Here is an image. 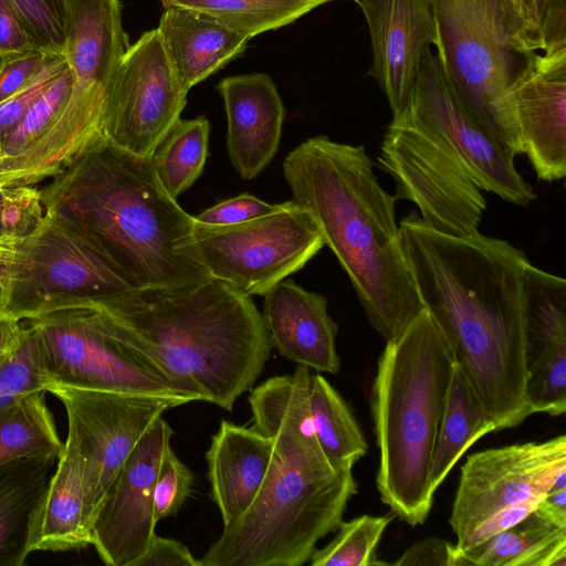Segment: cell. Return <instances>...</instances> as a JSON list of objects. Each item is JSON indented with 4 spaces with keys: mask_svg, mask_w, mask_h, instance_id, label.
I'll return each instance as SVG.
<instances>
[{
    "mask_svg": "<svg viewBox=\"0 0 566 566\" xmlns=\"http://www.w3.org/2000/svg\"><path fill=\"white\" fill-rule=\"evenodd\" d=\"M402 251L423 308L447 339L496 430L532 415L523 271L530 262L505 240L429 228L415 211L399 222Z\"/></svg>",
    "mask_w": 566,
    "mask_h": 566,
    "instance_id": "6da1fadb",
    "label": "cell"
},
{
    "mask_svg": "<svg viewBox=\"0 0 566 566\" xmlns=\"http://www.w3.org/2000/svg\"><path fill=\"white\" fill-rule=\"evenodd\" d=\"M311 369L274 376L251 389L252 429L273 440L262 486L199 559L200 566H301L335 532L357 493L353 469L323 453L308 412Z\"/></svg>",
    "mask_w": 566,
    "mask_h": 566,
    "instance_id": "7a4b0ae2",
    "label": "cell"
},
{
    "mask_svg": "<svg viewBox=\"0 0 566 566\" xmlns=\"http://www.w3.org/2000/svg\"><path fill=\"white\" fill-rule=\"evenodd\" d=\"M292 200L311 212L346 272L371 327L397 339L422 311L396 221L363 145L310 137L283 160Z\"/></svg>",
    "mask_w": 566,
    "mask_h": 566,
    "instance_id": "3957f363",
    "label": "cell"
},
{
    "mask_svg": "<svg viewBox=\"0 0 566 566\" xmlns=\"http://www.w3.org/2000/svg\"><path fill=\"white\" fill-rule=\"evenodd\" d=\"M40 192L44 212L85 231L137 289L190 287L212 279L195 242L193 216L163 187L151 158L99 136Z\"/></svg>",
    "mask_w": 566,
    "mask_h": 566,
    "instance_id": "277c9868",
    "label": "cell"
},
{
    "mask_svg": "<svg viewBox=\"0 0 566 566\" xmlns=\"http://www.w3.org/2000/svg\"><path fill=\"white\" fill-rule=\"evenodd\" d=\"M95 300L177 385L232 411L273 349L252 297L210 279L190 287H143Z\"/></svg>",
    "mask_w": 566,
    "mask_h": 566,
    "instance_id": "5b68a950",
    "label": "cell"
},
{
    "mask_svg": "<svg viewBox=\"0 0 566 566\" xmlns=\"http://www.w3.org/2000/svg\"><path fill=\"white\" fill-rule=\"evenodd\" d=\"M455 358L430 314L422 310L386 346L371 388L379 465L377 490L391 513L423 524L434 492L430 470Z\"/></svg>",
    "mask_w": 566,
    "mask_h": 566,
    "instance_id": "8992f818",
    "label": "cell"
},
{
    "mask_svg": "<svg viewBox=\"0 0 566 566\" xmlns=\"http://www.w3.org/2000/svg\"><path fill=\"white\" fill-rule=\"evenodd\" d=\"M440 65L479 125L522 154L510 92L538 52L523 43L504 0H429Z\"/></svg>",
    "mask_w": 566,
    "mask_h": 566,
    "instance_id": "52a82bcc",
    "label": "cell"
},
{
    "mask_svg": "<svg viewBox=\"0 0 566 566\" xmlns=\"http://www.w3.org/2000/svg\"><path fill=\"white\" fill-rule=\"evenodd\" d=\"M22 322L34 337L48 385L150 395L177 406L198 401L136 348L95 298L52 303Z\"/></svg>",
    "mask_w": 566,
    "mask_h": 566,
    "instance_id": "ba28073f",
    "label": "cell"
},
{
    "mask_svg": "<svg viewBox=\"0 0 566 566\" xmlns=\"http://www.w3.org/2000/svg\"><path fill=\"white\" fill-rule=\"evenodd\" d=\"M137 289L85 231L44 212L23 238L0 242V308L19 321L56 302Z\"/></svg>",
    "mask_w": 566,
    "mask_h": 566,
    "instance_id": "9c48e42d",
    "label": "cell"
},
{
    "mask_svg": "<svg viewBox=\"0 0 566 566\" xmlns=\"http://www.w3.org/2000/svg\"><path fill=\"white\" fill-rule=\"evenodd\" d=\"M566 470V436L470 454L461 468L449 523L460 551L526 517Z\"/></svg>",
    "mask_w": 566,
    "mask_h": 566,
    "instance_id": "30bf717a",
    "label": "cell"
},
{
    "mask_svg": "<svg viewBox=\"0 0 566 566\" xmlns=\"http://www.w3.org/2000/svg\"><path fill=\"white\" fill-rule=\"evenodd\" d=\"M377 161L394 178L397 200L413 202L429 228L455 238L479 232L486 209L482 189L407 108L392 115Z\"/></svg>",
    "mask_w": 566,
    "mask_h": 566,
    "instance_id": "8fae6325",
    "label": "cell"
},
{
    "mask_svg": "<svg viewBox=\"0 0 566 566\" xmlns=\"http://www.w3.org/2000/svg\"><path fill=\"white\" fill-rule=\"evenodd\" d=\"M193 237L211 277L249 296H263L325 245L311 212L293 200L232 226L195 222Z\"/></svg>",
    "mask_w": 566,
    "mask_h": 566,
    "instance_id": "7c38bea8",
    "label": "cell"
},
{
    "mask_svg": "<svg viewBox=\"0 0 566 566\" xmlns=\"http://www.w3.org/2000/svg\"><path fill=\"white\" fill-rule=\"evenodd\" d=\"M64 406L67 437L81 454L95 516L142 437L168 409V399L133 392L50 384Z\"/></svg>",
    "mask_w": 566,
    "mask_h": 566,
    "instance_id": "4fadbf2b",
    "label": "cell"
},
{
    "mask_svg": "<svg viewBox=\"0 0 566 566\" xmlns=\"http://www.w3.org/2000/svg\"><path fill=\"white\" fill-rule=\"evenodd\" d=\"M188 92L179 82L157 30L144 32L128 46L107 87L103 136L133 155L151 158L180 119Z\"/></svg>",
    "mask_w": 566,
    "mask_h": 566,
    "instance_id": "5bb4252c",
    "label": "cell"
},
{
    "mask_svg": "<svg viewBox=\"0 0 566 566\" xmlns=\"http://www.w3.org/2000/svg\"><path fill=\"white\" fill-rule=\"evenodd\" d=\"M403 108L455 155L482 190L517 206H527L536 198L532 186L517 171L515 156L469 113L431 50L421 60Z\"/></svg>",
    "mask_w": 566,
    "mask_h": 566,
    "instance_id": "9a60e30c",
    "label": "cell"
},
{
    "mask_svg": "<svg viewBox=\"0 0 566 566\" xmlns=\"http://www.w3.org/2000/svg\"><path fill=\"white\" fill-rule=\"evenodd\" d=\"M72 85L69 66L0 138V186H38L103 136L99 123L70 105Z\"/></svg>",
    "mask_w": 566,
    "mask_h": 566,
    "instance_id": "2e32d148",
    "label": "cell"
},
{
    "mask_svg": "<svg viewBox=\"0 0 566 566\" xmlns=\"http://www.w3.org/2000/svg\"><path fill=\"white\" fill-rule=\"evenodd\" d=\"M172 433L168 422L158 418L127 457L102 503L93 523L92 546L104 564L133 566L156 534L153 492Z\"/></svg>",
    "mask_w": 566,
    "mask_h": 566,
    "instance_id": "e0dca14e",
    "label": "cell"
},
{
    "mask_svg": "<svg viewBox=\"0 0 566 566\" xmlns=\"http://www.w3.org/2000/svg\"><path fill=\"white\" fill-rule=\"evenodd\" d=\"M522 154L538 179L566 175V48L536 53L510 92Z\"/></svg>",
    "mask_w": 566,
    "mask_h": 566,
    "instance_id": "ac0fdd59",
    "label": "cell"
},
{
    "mask_svg": "<svg viewBox=\"0 0 566 566\" xmlns=\"http://www.w3.org/2000/svg\"><path fill=\"white\" fill-rule=\"evenodd\" d=\"M368 25L370 74L386 95L392 115L407 104L421 60L437 33L429 0H355Z\"/></svg>",
    "mask_w": 566,
    "mask_h": 566,
    "instance_id": "d6986e66",
    "label": "cell"
},
{
    "mask_svg": "<svg viewBox=\"0 0 566 566\" xmlns=\"http://www.w3.org/2000/svg\"><path fill=\"white\" fill-rule=\"evenodd\" d=\"M227 114V150L244 180L255 178L280 146L285 107L270 75L228 76L218 85Z\"/></svg>",
    "mask_w": 566,
    "mask_h": 566,
    "instance_id": "ffe728a7",
    "label": "cell"
},
{
    "mask_svg": "<svg viewBox=\"0 0 566 566\" xmlns=\"http://www.w3.org/2000/svg\"><path fill=\"white\" fill-rule=\"evenodd\" d=\"M263 297L262 317L272 347L297 365L336 375L338 326L328 314L326 297L287 279Z\"/></svg>",
    "mask_w": 566,
    "mask_h": 566,
    "instance_id": "44dd1931",
    "label": "cell"
},
{
    "mask_svg": "<svg viewBox=\"0 0 566 566\" xmlns=\"http://www.w3.org/2000/svg\"><path fill=\"white\" fill-rule=\"evenodd\" d=\"M93 523L84 462L66 436L55 470L31 517L29 552L86 548L93 542Z\"/></svg>",
    "mask_w": 566,
    "mask_h": 566,
    "instance_id": "7402d4cb",
    "label": "cell"
},
{
    "mask_svg": "<svg viewBox=\"0 0 566 566\" xmlns=\"http://www.w3.org/2000/svg\"><path fill=\"white\" fill-rule=\"evenodd\" d=\"M273 440L252 428L221 420L206 452L210 496L223 526L250 506L266 476Z\"/></svg>",
    "mask_w": 566,
    "mask_h": 566,
    "instance_id": "603a6c76",
    "label": "cell"
},
{
    "mask_svg": "<svg viewBox=\"0 0 566 566\" xmlns=\"http://www.w3.org/2000/svg\"><path fill=\"white\" fill-rule=\"evenodd\" d=\"M165 8L156 30L187 91L245 50L249 40L212 15L177 6Z\"/></svg>",
    "mask_w": 566,
    "mask_h": 566,
    "instance_id": "cb8c5ba5",
    "label": "cell"
},
{
    "mask_svg": "<svg viewBox=\"0 0 566 566\" xmlns=\"http://www.w3.org/2000/svg\"><path fill=\"white\" fill-rule=\"evenodd\" d=\"M56 460L31 455L0 464V566H21L30 555L31 517Z\"/></svg>",
    "mask_w": 566,
    "mask_h": 566,
    "instance_id": "d4e9b609",
    "label": "cell"
},
{
    "mask_svg": "<svg viewBox=\"0 0 566 566\" xmlns=\"http://www.w3.org/2000/svg\"><path fill=\"white\" fill-rule=\"evenodd\" d=\"M458 566H566V527L533 510L509 528L460 551Z\"/></svg>",
    "mask_w": 566,
    "mask_h": 566,
    "instance_id": "484cf974",
    "label": "cell"
},
{
    "mask_svg": "<svg viewBox=\"0 0 566 566\" xmlns=\"http://www.w3.org/2000/svg\"><path fill=\"white\" fill-rule=\"evenodd\" d=\"M496 431L462 368L455 363L433 449L430 484L436 493L462 454Z\"/></svg>",
    "mask_w": 566,
    "mask_h": 566,
    "instance_id": "4316f807",
    "label": "cell"
},
{
    "mask_svg": "<svg viewBox=\"0 0 566 566\" xmlns=\"http://www.w3.org/2000/svg\"><path fill=\"white\" fill-rule=\"evenodd\" d=\"M526 368L566 354V281L531 262L523 271Z\"/></svg>",
    "mask_w": 566,
    "mask_h": 566,
    "instance_id": "83f0119b",
    "label": "cell"
},
{
    "mask_svg": "<svg viewBox=\"0 0 566 566\" xmlns=\"http://www.w3.org/2000/svg\"><path fill=\"white\" fill-rule=\"evenodd\" d=\"M308 412L315 438L328 461L353 469L368 446L350 408L319 373L312 374Z\"/></svg>",
    "mask_w": 566,
    "mask_h": 566,
    "instance_id": "f1b7e54d",
    "label": "cell"
},
{
    "mask_svg": "<svg viewBox=\"0 0 566 566\" xmlns=\"http://www.w3.org/2000/svg\"><path fill=\"white\" fill-rule=\"evenodd\" d=\"M61 441L45 391L17 397L0 408V464L23 457H59Z\"/></svg>",
    "mask_w": 566,
    "mask_h": 566,
    "instance_id": "f546056e",
    "label": "cell"
},
{
    "mask_svg": "<svg viewBox=\"0 0 566 566\" xmlns=\"http://www.w3.org/2000/svg\"><path fill=\"white\" fill-rule=\"evenodd\" d=\"M210 123L201 115L179 119L156 148L151 164L166 191L177 199L201 176L209 148Z\"/></svg>",
    "mask_w": 566,
    "mask_h": 566,
    "instance_id": "4dcf8cb0",
    "label": "cell"
},
{
    "mask_svg": "<svg viewBox=\"0 0 566 566\" xmlns=\"http://www.w3.org/2000/svg\"><path fill=\"white\" fill-rule=\"evenodd\" d=\"M206 12L248 40L275 30L329 0H161Z\"/></svg>",
    "mask_w": 566,
    "mask_h": 566,
    "instance_id": "1f68e13d",
    "label": "cell"
},
{
    "mask_svg": "<svg viewBox=\"0 0 566 566\" xmlns=\"http://www.w3.org/2000/svg\"><path fill=\"white\" fill-rule=\"evenodd\" d=\"M395 514H364L342 521L335 537L323 548L315 549L311 566H376L387 565L377 559L376 548Z\"/></svg>",
    "mask_w": 566,
    "mask_h": 566,
    "instance_id": "d6a6232c",
    "label": "cell"
},
{
    "mask_svg": "<svg viewBox=\"0 0 566 566\" xmlns=\"http://www.w3.org/2000/svg\"><path fill=\"white\" fill-rule=\"evenodd\" d=\"M48 384L34 337L25 326L20 347L8 356L0 368V408L23 394L45 391Z\"/></svg>",
    "mask_w": 566,
    "mask_h": 566,
    "instance_id": "836d02e7",
    "label": "cell"
},
{
    "mask_svg": "<svg viewBox=\"0 0 566 566\" xmlns=\"http://www.w3.org/2000/svg\"><path fill=\"white\" fill-rule=\"evenodd\" d=\"M36 46L46 53H63L65 0H8Z\"/></svg>",
    "mask_w": 566,
    "mask_h": 566,
    "instance_id": "e575fe53",
    "label": "cell"
},
{
    "mask_svg": "<svg viewBox=\"0 0 566 566\" xmlns=\"http://www.w3.org/2000/svg\"><path fill=\"white\" fill-rule=\"evenodd\" d=\"M527 406L533 413L562 416L566 411V355H559L527 369Z\"/></svg>",
    "mask_w": 566,
    "mask_h": 566,
    "instance_id": "d590c367",
    "label": "cell"
},
{
    "mask_svg": "<svg viewBox=\"0 0 566 566\" xmlns=\"http://www.w3.org/2000/svg\"><path fill=\"white\" fill-rule=\"evenodd\" d=\"M43 217L40 187L0 186V242L23 238Z\"/></svg>",
    "mask_w": 566,
    "mask_h": 566,
    "instance_id": "8d00e7d4",
    "label": "cell"
},
{
    "mask_svg": "<svg viewBox=\"0 0 566 566\" xmlns=\"http://www.w3.org/2000/svg\"><path fill=\"white\" fill-rule=\"evenodd\" d=\"M193 474L176 455L171 446L161 458L155 480L153 502L156 518L175 515L191 495Z\"/></svg>",
    "mask_w": 566,
    "mask_h": 566,
    "instance_id": "74e56055",
    "label": "cell"
},
{
    "mask_svg": "<svg viewBox=\"0 0 566 566\" xmlns=\"http://www.w3.org/2000/svg\"><path fill=\"white\" fill-rule=\"evenodd\" d=\"M69 67L63 53H48L35 76L20 91L0 103V138L22 117L31 104Z\"/></svg>",
    "mask_w": 566,
    "mask_h": 566,
    "instance_id": "f35d334b",
    "label": "cell"
},
{
    "mask_svg": "<svg viewBox=\"0 0 566 566\" xmlns=\"http://www.w3.org/2000/svg\"><path fill=\"white\" fill-rule=\"evenodd\" d=\"M275 205L265 202L250 193L228 198L203 210L193 220L208 226H232L271 212Z\"/></svg>",
    "mask_w": 566,
    "mask_h": 566,
    "instance_id": "ab89813d",
    "label": "cell"
},
{
    "mask_svg": "<svg viewBox=\"0 0 566 566\" xmlns=\"http://www.w3.org/2000/svg\"><path fill=\"white\" fill-rule=\"evenodd\" d=\"M541 52L566 48V0H531Z\"/></svg>",
    "mask_w": 566,
    "mask_h": 566,
    "instance_id": "60d3db41",
    "label": "cell"
},
{
    "mask_svg": "<svg viewBox=\"0 0 566 566\" xmlns=\"http://www.w3.org/2000/svg\"><path fill=\"white\" fill-rule=\"evenodd\" d=\"M48 53L31 50L0 59V103L23 88L39 72Z\"/></svg>",
    "mask_w": 566,
    "mask_h": 566,
    "instance_id": "b9f144b4",
    "label": "cell"
},
{
    "mask_svg": "<svg viewBox=\"0 0 566 566\" xmlns=\"http://www.w3.org/2000/svg\"><path fill=\"white\" fill-rule=\"evenodd\" d=\"M459 548L443 538L429 537L416 542L391 563L395 566H458Z\"/></svg>",
    "mask_w": 566,
    "mask_h": 566,
    "instance_id": "7bdbcfd3",
    "label": "cell"
},
{
    "mask_svg": "<svg viewBox=\"0 0 566 566\" xmlns=\"http://www.w3.org/2000/svg\"><path fill=\"white\" fill-rule=\"evenodd\" d=\"M133 566H200V560L181 542L155 534Z\"/></svg>",
    "mask_w": 566,
    "mask_h": 566,
    "instance_id": "ee69618b",
    "label": "cell"
},
{
    "mask_svg": "<svg viewBox=\"0 0 566 566\" xmlns=\"http://www.w3.org/2000/svg\"><path fill=\"white\" fill-rule=\"evenodd\" d=\"M36 49L12 6L8 0H0V59Z\"/></svg>",
    "mask_w": 566,
    "mask_h": 566,
    "instance_id": "f6af8a7d",
    "label": "cell"
},
{
    "mask_svg": "<svg viewBox=\"0 0 566 566\" xmlns=\"http://www.w3.org/2000/svg\"><path fill=\"white\" fill-rule=\"evenodd\" d=\"M504 2L524 45L532 52H541V40L531 0H504Z\"/></svg>",
    "mask_w": 566,
    "mask_h": 566,
    "instance_id": "bcb514c9",
    "label": "cell"
},
{
    "mask_svg": "<svg viewBox=\"0 0 566 566\" xmlns=\"http://www.w3.org/2000/svg\"><path fill=\"white\" fill-rule=\"evenodd\" d=\"M534 510L557 525L566 527V470L557 475Z\"/></svg>",
    "mask_w": 566,
    "mask_h": 566,
    "instance_id": "7dc6e473",
    "label": "cell"
},
{
    "mask_svg": "<svg viewBox=\"0 0 566 566\" xmlns=\"http://www.w3.org/2000/svg\"><path fill=\"white\" fill-rule=\"evenodd\" d=\"M24 334L23 322L0 308V355H10L17 350Z\"/></svg>",
    "mask_w": 566,
    "mask_h": 566,
    "instance_id": "c3c4849f",
    "label": "cell"
},
{
    "mask_svg": "<svg viewBox=\"0 0 566 566\" xmlns=\"http://www.w3.org/2000/svg\"><path fill=\"white\" fill-rule=\"evenodd\" d=\"M2 160H3V148H2L1 140H0V168H1V165H2Z\"/></svg>",
    "mask_w": 566,
    "mask_h": 566,
    "instance_id": "681fc988",
    "label": "cell"
},
{
    "mask_svg": "<svg viewBox=\"0 0 566 566\" xmlns=\"http://www.w3.org/2000/svg\"><path fill=\"white\" fill-rule=\"evenodd\" d=\"M9 355H0V368L2 367L3 363L8 358Z\"/></svg>",
    "mask_w": 566,
    "mask_h": 566,
    "instance_id": "f907efd6",
    "label": "cell"
},
{
    "mask_svg": "<svg viewBox=\"0 0 566 566\" xmlns=\"http://www.w3.org/2000/svg\"><path fill=\"white\" fill-rule=\"evenodd\" d=\"M329 1H332V0H329ZM354 1H355V0H354Z\"/></svg>",
    "mask_w": 566,
    "mask_h": 566,
    "instance_id": "816d5d0a",
    "label": "cell"
}]
</instances>
